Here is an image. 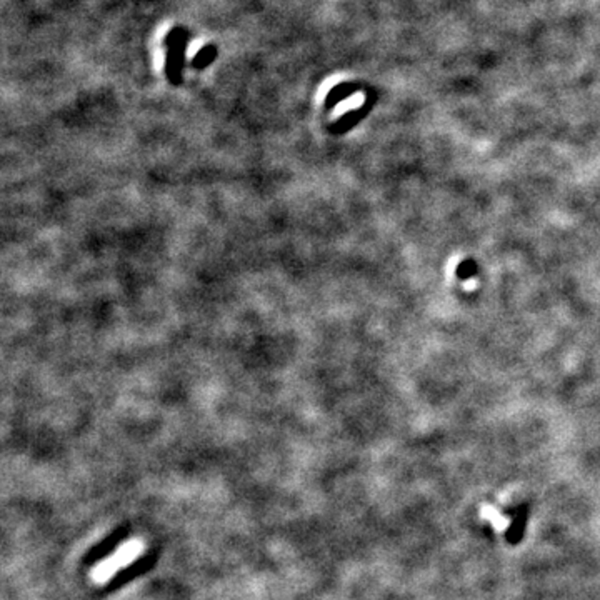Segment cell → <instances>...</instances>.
Instances as JSON below:
<instances>
[{
    "instance_id": "7a4b0ae2",
    "label": "cell",
    "mask_w": 600,
    "mask_h": 600,
    "mask_svg": "<svg viewBox=\"0 0 600 600\" xmlns=\"http://www.w3.org/2000/svg\"><path fill=\"white\" fill-rule=\"evenodd\" d=\"M524 528H525V512H524L522 515H520V514L515 515V519L512 520L511 527H508V531H507L508 542H512V544L519 542V540L522 539Z\"/></svg>"
},
{
    "instance_id": "6da1fadb",
    "label": "cell",
    "mask_w": 600,
    "mask_h": 600,
    "mask_svg": "<svg viewBox=\"0 0 600 600\" xmlns=\"http://www.w3.org/2000/svg\"><path fill=\"white\" fill-rule=\"evenodd\" d=\"M142 552H144V544L140 540H129L124 546L118 547L109 559H104L96 568H92V580H96L97 583L109 582L118 570L136 562Z\"/></svg>"
}]
</instances>
